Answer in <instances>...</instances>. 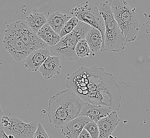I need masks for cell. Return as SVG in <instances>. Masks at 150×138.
I'll use <instances>...</instances> for the list:
<instances>
[{
  "instance_id": "obj_1",
  "label": "cell",
  "mask_w": 150,
  "mask_h": 138,
  "mask_svg": "<svg viewBox=\"0 0 150 138\" xmlns=\"http://www.w3.org/2000/svg\"><path fill=\"white\" fill-rule=\"evenodd\" d=\"M66 86L85 103L120 109L122 89L117 77L103 68L81 66L67 78Z\"/></svg>"
},
{
  "instance_id": "obj_2",
  "label": "cell",
  "mask_w": 150,
  "mask_h": 138,
  "mask_svg": "<svg viewBox=\"0 0 150 138\" xmlns=\"http://www.w3.org/2000/svg\"><path fill=\"white\" fill-rule=\"evenodd\" d=\"M85 103L71 89L57 92L49 102L47 112L50 123L57 129L61 128L78 118Z\"/></svg>"
},
{
  "instance_id": "obj_3",
  "label": "cell",
  "mask_w": 150,
  "mask_h": 138,
  "mask_svg": "<svg viewBox=\"0 0 150 138\" xmlns=\"http://www.w3.org/2000/svg\"><path fill=\"white\" fill-rule=\"evenodd\" d=\"M109 3L124 38L127 43L135 41L141 28L140 19L135 9H132L125 0H112Z\"/></svg>"
},
{
  "instance_id": "obj_4",
  "label": "cell",
  "mask_w": 150,
  "mask_h": 138,
  "mask_svg": "<svg viewBox=\"0 0 150 138\" xmlns=\"http://www.w3.org/2000/svg\"><path fill=\"white\" fill-rule=\"evenodd\" d=\"M98 9L104 21L105 51L111 52L122 51L127 45V42L123 37L114 18L109 1L101 3Z\"/></svg>"
},
{
  "instance_id": "obj_5",
  "label": "cell",
  "mask_w": 150,
  "mask_h": 138,
  "mask_svg": "<svg viewBox=\"0 0 150 138\" xmlns=\"http://www.w3.org/2000/svg\"><path fill=\"white\" fill-rule=\"evenodd\" d=\"M91 27L90 25L79 21L71 33L61 38L59 43L55 46L50 47V52L53 56L64 61L78 60L79 58L75 52L76 46L79 41L85 39Z\"/></svg>"
},
{
  "instance_id": "obj_6",
  "label": "cell",
  "mask_w": 150,
  "mask_h": 138,
  "mask_svg": "<svg viewBox=\"0 0 150 138\" xmlns=\"http://www.w3.org/2000/svg\"><path fill=\"white\" fill-rule=\"evenodd\" d=\"M70 13L74 17L77 18L79 21L98 29L101 32L104 44V21L98 8L88 2H85L72 9Z\"/></svg>"
},
{
  "instance_id": "obj_7",
  "label": "cell",
  "mask_w": 150,
  "mask_h": 138,
  "mask_svg": "<svg viewBox=\"0 0 150 138\" xmlns=\"http://www.w3.org/2000/svg\"><path fill=\"white\" fill-rule=\"evenodd\" d=\"M3 45L4 49L18 62L25 60L30 53L28 47L18 35L12 23L6 27Z\"/></svg>"
},
{
  "instance_id": "obj_8",
  "label": "cell",
  "mask_w": 150,
  "mask_h": 138,
  "mask_svg": "<svg viewBox=\"0 0 150 138\" xmlns=\"http://www.w3.org/2000/svg\"><path fill=\"white\" fill-rule=\"evenodd\" d=\"M16 32L30 52L40 49H48L49 46L33 32L25 21L19 20L12 23Z\"/></svg>"
},
{
  "instance_id": "obj_9",
  "label": "cell",
  "mask_w": 150,
  "mask_h": 138,
  "mask_svg": "<svg viewBox=\"0 0 150 138\" xmlns=\"http://www.w3.org/2000/svg\"><path fill=\"white\" fill-rule=\"evenodd\" d=\"M38 127L36 121L26 123L14 117L10 118L8 126L3 128L7 135H12L14 138H34Z\"/></svg>"
},
{
  "instance_id": "obj_10",
  "label": "cell",
  "mask_w": 150,
  "mask_h": 138,
  "mask_svg": "<svg viewBox=\"0 0 150 138\" xmlns=\"http://www.w3.org/2000/svg\"><path fill=\"white\" fill-rule=\"evenodd\" d=\"M114 112L115 111L108 107L85 103L78 117L86 116L97 123L101 119L109 116Z\"/></svg>"
},
{
  "instance_id": "obj_11",
  "label": "cell",
  "mask_w": 150,
  "mask_h": 138,
  "mask_svg": "<svg viewBox=\"0 0 150 138\" xmlns=\"http://www.w3.org/2000/svg\"><path fill=\"white\" fill-rule=\"evenodd\" d=\"M50 54L49 49H40L29 54L25 59L23 65L30 72H37Z\"/></svg>"
},
{
  "instance_id": "obj_12",
  "label": "cell",
  "mask_w": 150,
  "mask_h": 138,
  "mask_svg": "<svg viewBox=\"0 0 150 138\" xmlns=\"http://www.w3.org/2000/svg\"><path fill=\"white\" fill-rule=\"evenodd\" d=\"M91 121L88 117L79 116L62 127L61 132L67 138H78L85 125Z\"/></svg>"
},
{
  "instance_id": "obj_13",
  "label": "cell",
  "mask_w": 150,
  "mask_h": 138,
  "mask_svg": "<svg viewBox=\"0 0 150 138\" xmlns=\"http://www.w3.org/2000/svg\"><path fill=\"white\" fill-rule=\"evenodd\" d=\"M117 112H114L109 116L102 118L98 122L99 137L98 138H109L120 122Z\"/></svg>"
},
{
  "instance_id": "obj_14",
  "label": "cell",
  "mask_w": 150,
  "mask_h": 138,
  "mask_svg": "<svg viewBox=\"0 0 150 138\" xmlns=\"http://www.w3.org/2000/svg\"><path fill=\"white\" fill-rule=\"evenodd\" d=\"M62 65L59 58L49 56L38 70L44 78L49 80L55 75L60 74Z\"/></svg>"
},
{
  "instance_id": "obj_15",
  "label": "cell",
  "mask_w": 150,
  "mask_h": 138,
  "mask_svg": "<svg viewBox=\"0 0 150 138\" xmlns=\"http://www.w3.org/2000/svg\"><path fill=\"white\" fill-rule=\"evenodd\" d=\"M85 40L93 53L105 51L103 38L98 29L91 27L87 33Z\"/></svg>"
},
{
  "instance_id": "obj_16",
  "label": "cell",
  "mask_w": 150,
  "mask_h": 138,
  "mask_svg": "<svg viewBox=\"0 0 150 138\" xmlns=\"http://www.w3.org/2000/svg\"><path fill=\"white\" fill-rule=\"evenodd\" d=\"M36 34L41 40L50 47L55 46L61 40L59 34H57L47 23H46Z\"/></svg>"
},
{
  "instance_id": "obj_17",
  "label": "cell",
  "mask_w": 150,
  "mask_h": 138,
  "mask_svg": "<svg viewBox=\"0 0 150 138\" xmlns=\"http://www.w3.org/2000/svg\"><path fill=\"white\" fill-rule=\"evenodd\" d=\"M72 17L61 13L60 12H53L47 19V23L54 32L59 34L65 23Z\"/></svg>"
},
{
  "instance_id": "obj_18",
  "label": "cell",
  "mask_w": 150,
  "mask_h": 138,
  "mask_svg": "<svg viewBox=\"0 0 150 138\" xmlns=\"http://www.w3.org/2000/svg\"><path fill=\"white\" fill-rule=\"evenodd\" d=\"M26 23L36 34L47 23V19L43 13L34 12L26 17Z\"/></svg>"
},
{
  "instance_id": "obj_19",
  "label": "cell",
  "mask_w": 150,
  "mask_h": 138,
  "mask_svg": "<svg viewBox=\"0 0 150 138\" xmlns=\"http://www.w3.org/2000/svg\"><path fill=\"white\" fill-rule=\"evenodd\" d=\"M75 52L79 58L88 57L93 53L85 39L78 42L75 48Z\"/></svg>"
},
{
  "instance_id": "obj_20",
  "label": "cell",
  "mask_w": 150,
  "mask_h": 138,
  "mask_svg": "<svg viewBox=\"0 0 150 138\" xmlns=\"http://www.w3.org/2000/svg\"><path fill=\"white\" fill-rule=\"evenodd\" d=\"M79 21L77 18L74 17L65 23L59 34L61 38L71 33L76 27V26H77Z\"/></svg>"
},
{
  "instance_id": "obj_21",
  "label": "cell",
  "mask_w": 150,
  "mask_h": 138,
  "mask_svg": "<svg viewBox=\"0 0 150 138\" xmlns=\"http://www.w3.org/2000/svg\"><path fill=\"white\" fill-rule=\"evenodd\" d=\"M91 135L92 138H98L99 137V129L98 124L94 121H91L87 123L84 127Z\"/></svg>"
},
{
  "instance_id": "obj_22",
  "label": "cell",
  "mask_w": 150,
  "mask_h": 138,
  "mask_svg": "<svg viewBox=\"0 0 150 138\" xmlns=\"http://www.w3.org/2000/svg\"><path fill=\"white\" fill-rule=\"evenodd\" d=\"M34 138H50L43 127L40 123H38V129L36 130Z\"/></svg>"
},
{
  "instance_id": "obj_23",
  "label": "cell",
  "mask_w": 150,
  "mask_h": 138,
  "mask_svg": "<svg viewBox=\"0 0 150 138\" xmlns=\"http://www.w3.org/2000/svg\"><path fill=\"white\" fill-rule=\"evenodd\" d=\"M78 138H92L90 134L86 130L84 129L83 130L82 132L81 133V134L79 135Z\"/></svg>"
},
{
  "instance_id": "obj_24",
  "label": "cell",
  "mask_w": 150,
  "mask_h": 138,
  "mask_svg": "<svg viewBox=\"0 0 150 138\" xmlns=\"http://www.w3.org/2000/svg\"><path fill=\"white\" fill-rule=\"evenodd\" d=\"M0 138H8V135L6 134L3 127H0Z\"/></svg>"
},
{
  "instance_id": "obj_25",
  "label": "cell",
  "mask_w": 150,
  "mask_h": 138,
  "mask_svg": "<svg viewBox=\"0 0 150 138\" xmlns=\"http://www.w3.org/2000/svg\"><path fill=\"white\" fill-rule=\"evenodd\" d=\"M3 116V112L2 108V107H1V105L0 104V127H1V125L2 124V119Z\"/></svg>"
}]
</instances>
